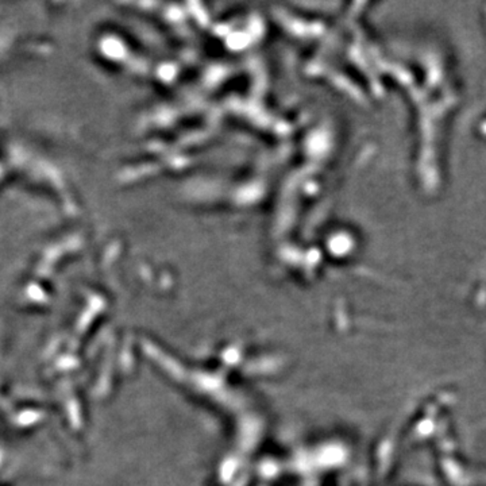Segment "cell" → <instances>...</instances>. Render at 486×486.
<instances>
[]
</instances>
